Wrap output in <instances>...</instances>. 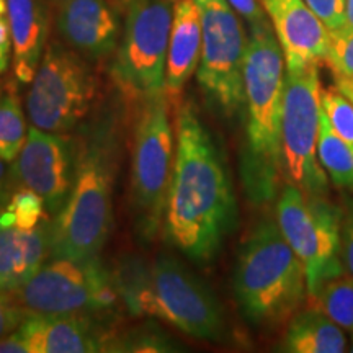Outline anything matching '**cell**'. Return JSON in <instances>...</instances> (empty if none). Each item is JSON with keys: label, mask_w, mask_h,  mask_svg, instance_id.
I'll use <instances>...</instances> for the list:
<instances>
[{"label": "cell", "mask_w": 353, "mask_h": 353, "mask_svg": "<svg viewBox=\"0 0 353 353\" xmlns=\"http://www.w3.org/2000/svg\"><path fill=\"white\" fill-rule=\"evenodd\" d=\"M164 237L196 263H210L237 224V203L218 145L195 105L176 113Z\"/></svg>", "instance_id": "cell-1"}, {"label": "cell", "mask_w": 353, "mask_h": 353, "mask_svg": "<svg viewBox=\"0 0 353 353\" xmlns=\"http://www.w3.org/2000/svg\"><path fill=\"white\" fill-rule=\"evenodd\" d=\"M114 110H105L77 139L76 175L70 195L50 223V257H99L113 226V183L120 154Z\"/></svg>", "instance_id": "cell-2"}, {"label": "cell", "mask_w": 353, "mask_h": 353, "mask_svg": "<svg viewBox=\"0 0 353 353\" xmlns=\"http://www.w3.org/2000/svg\"><path fill=\"white\" fill-rule=\"evenodd\" d=\"M285 56L270 20L249 26L244 63L245 148L241 175L254 203L275 198L283 175L281 113H283Z\"/></svg>", "instance_id": "cell-3"}, {"label": "cell", "mask_w": 353, "mask_h": 353, "mask_svg": "<svg viewBox=\"0 0 353 353\" xmlns=\"http://www.w3.org/2000/svg\"><path fill=\"white\" fill-rule=\"evenodd\" d=\"M112 278L131 316L165 321L198 341L221 342L226 337V317L218 298L172 255L162 254L148 265L126 254L114 265Z\"/></svg>", "instance_id": "cell-4"}, {"label": "cell", "mask_w": 353, "mask_h": 353, "mask_svg": "<svg viewBox=\"0 0 353 353\" xmlns=\"http://www.w3.org/2000/svg\"><path fill=\"white\" fill-rule=\"evenodd\" d=\"M234 294L242 316L257 327L285 324L306 299V272L276 221L259 223L242 244Z\"/></svg>", "instance_id": "cell-5"}, {"label": "cell", "mask_w": 353, "mask_h": 353, "mask_svg": "<svg viewBox=\"0 0 353 353\" xmlns=\"http://www.w3.org/2000/svg\"><path fill=\"white\" fill-rule=\"evenodd\" d=\"M167 97L141 103L132 136L131 213L143 244H151L164 226L167 193L174 165V131Z\"/></svg>", "instance_id": "cell-6"}, {"label": "cell", "mask_w": 353, "mask_h": 353, "mask_svg": "<svg viewBox=\"0 0 353 353\" xmlns=\"http://www.w3.org/2000/svg\"><path fill=\"white\" fill-rule=\"evenodd\" d=\"M172 12L169 0H134L125 12L112 74L128 100L144 103L165 95Z\"/></svg>", "instance_id": "cell-7"}, {"label": "cell", "mask_w": 353, "mask_h": 353, "mask_svg": "<svg viewBox=\"0 0 353 353\" xmlns=\"http://www.w3.org/2000/svg\"><path fill=\"white\" fill-rule=\"evenodd\" d=\"M97 77L85 57L68 44H48L26 95L30 123L43 131L69 132L90 113Z\"/></svg>", "instance_id": "cell-8"}, {"label": "cell", "mask_w": 353, "mask_h": 353, "mask_svg": "<svg viewBox=\"0 0 353 353\" xmlns=\"http://www.w3.org/2000/svg\"><path fill=\"white\" fill-rule=\"evenodd\" d=\"M8 296L33 314L100 316L113 312L120 299L112 272L99 257L52 259Z\"/></svg>", "instance_id": "cell-9"}, {"label": "cell", "mask_w": 353, "mask_h": 353, "mask_svg": "<svg viewBox=\"0 0 353 353\" xmlns=\"http://www.w3.org/2000/svg\"><path fill=\"white\" fill-rule=\"evenodd\" d=\"M276 223L285 239L301 260L312 298L322 283L341 275L342 211L322 195H307L286 183L276 201Z\"/></svg>", "instance_id": "cell-10"}, {"label": "cell", "mask_w": 353, "mask_h": 353, "mask_svg": "<svg viewBox=\"0 0 353 353\" xmlns=\"http://www.w3.org/2000/svg\"><path fill=\"white\" fill-rule=\"evenodd\" d=\"M201 15V57L196 81L224 117L234 118L245 103L244 63L249 33L229 0H195Z\"/></svg>", "instance_id": "cell-11"}, {"label": "cell", "mask_w": 353, "mask_h": 353, "mask_svg": "<svg viewBox=\"0 0 353 353\" xmlns=\"http://www.w3.org/2000/svg\"><path fill=\"white\" fill-rule=\"evenodd\" d=\"M319 65L286 70L281 113V161L286 183L307 195H324L327 175L317 157L321 128Z\"/></svg>", "instance_id": "cell-12"}, {"label": "cell", "mask_w": 353, "mask_h": 353, "mask_svg": "<svg viewBox=\"0 0 353 353\" xmlns=\"http://www.w3.org/2000/svg\"><path fill=\"white\" fill-rule=\"evenodd\" d=\"M77 141L61 132L28 128V136L12 172L19 188H30L41 196L48 214L56 216L68 201L74 185Z\"/></svg>", "instance_id": "cell-13"}, {"label": "cell", "mask_w": 353, "mask_h": 353, "mask_svg": "<svg viewBox=\"0 0 353 353\" xmlns=\"http://www.w3.org/2000/svg\"><path fill=\"white\" fill-rule=\"evenodd\" d=\"M92 314H33L0 341V353L107 352L112 332Z\"/></svg>", "instance_id": "cell-14"}, {"label": "cell", "mask_w": 353, "mask_h": 353, "mask_svg": "<svg viewBox=\"0 0 353 353\" xmlns=\"http://www.w3.org/2000/svg\"><path fill=\"white\" fill-rule=\"evenodd\" d=\"M285 56L286 70L322 65L332 33L304 0H262Z\"/></svg>", "instance_id": "cell-15"}, {"label": "cell", "mask_w": 353, "mask_h": 353, "mask_svg": "<svg viewBox=\"0 0 353 353\" xmlns=\"http://www.w3.org/2000/svg\"><path fill=\"white\" fill-rule=\"evenodd\" d=\"M120 13L112 0H69L57 7L54 25L64 44L97 63L117 51L121 38Z\"/></svg>", "instance_id": "cell-16"}, {"label": "cell", "mask_w": 353, "mask_h": 353, "mask_svg": "<svg viewBox=\"0 0 353 353\" xmlns=\"http://www.w3.org/2000/svg\"><path fill=\"white\" fill-rule=\"evenodd\" d=\"M50 223L44 218L33 229L0 226V293L23 286L50 257Z\"/></svg>", "instance_id": "cell-17"}, {"label": "cell", "mask_w": 353, "mask_h": 353, "mask_svg": "<svg viewBox=\"0 0 353 353\" xmlns=\"http://www.w3.org/2000/svg\"><path fill=\"white\" fill-rule=\"evenodd\" d=\"M201 57V15L195 0H176L167 50L165 97L175 100L190 77L196 72Z\"/></svg>", "instance_id": "cell-18"}, {"label": "cell", "mask_w": 353, "mask_h": 353, "mask_svg": "<svg viewBox=\"0 0 353 353\" xmlns=\"http://www.w3.org/2000/svg\"><path fill=\"white\" fill-rule=\"evenodd\" d=\"M48 0H7L12 33L13 74L20 83H32L48 41Z\"/></svg>", "instance_id": "cell-19"}, {"label": "cell", "mask_w": 353, "mask_h": 353, "mask_svg": "<svg viewBox=\"0 0 353 353\" xmlns=\"http://www.w3.org/2000/svg\"><path fill=\"white\" fill-rule=\"evenodd\" d=\"M281 347L288 353H343L347 337L341 325L314 307L291 317Z\"/></svg>", "instance_id": "cell-20"}, {"label": "cell", "mask_w": 353, "mask_h": 353, "mask_svg": "<svg viewBox=\"0 0 353 353\" xmlns=\"http://www.w3.org/2000/svg\"><path fill=\"white\" fill-rule=\"evenodd\" d=\"M317 157L335 188L353 190V145L332 130L322 108Z\"/></svg>", "instance_id": "cell-21"}, {"label": "cell", "mask_w": 353, "mask_h": 353, "mask_svg": "<svg viewBox=\"0 0 353 353\" xmlns=\"http://www.w3.org/2000/svg\"><path fill=\"white\" fill-rule=\"evenodd\" d=\"M314 307L353 334V276L347 272L322 283L312 296Z\"/></svg>", "instance_id": "cell-22"}, {"label": "cell", "mask_w": 353, "mask_h": 353, "mask_svg": "<svg viewBox=\"0 0 353 353\" xmlns=\"http://www.w3.org/2000/svg\"><path fill=\"white\" fill-rule=\"evenodd\" d=\"M28 130L15 88L0 90V157L13 162L23 148Z\"/></svg>", "instance_id": "cell-23"}, {"label": "cell", "mask_w": 353, "mask_h": 353, "mask_svg": "<svg viewBox=\"0 0 353 353\" xmlns=\"http://www.w3.org/2000/svg\"><path fill=\"white\" fill-rule=\"evenodd\" d=\"M179 345L170 337L156 327H141L128 334H112L108 341L107 352H176Z\"/></svg>", "instance_id": "cell-24"}, {"label": "cell", "mask_w": 353, "mask_h": 353, "mask_svg": "<svg viewBox=\"0 0 353 353\" xmlns=\"http://www.w3.org/2000/svg\"><path fill=\"white\" fill-rule=\"evenodd\" d=\"M321 108L332 130L353 145V103L337 85L322 88Z\"/></svg>", "instance_id": "cell-25"}, {"label": "cell", "mask_w": 353, "mask_h": 353, "mask_svg": "<svg viewBox=\"0 0 353 353\" xmlns=\"http://www.w3.org/2000/svg\"><path fill=\"white\" fill-rule=\"evenodd\" d=\"M6 210H8L13 214L15 226L20 229L37 228L44 218L50 216L46 208H44L41 196L37 195L30 188L15 190L7 203Z\"/></svg>", "instance_id": "cell-26"}, {"label": "cell", "mask_w": 353, "mask_h": 353, "mask_svg": "<svg viewBox=\"0 0 353 353\" xmlns=\"http://www.w3.org/2000/svg\"><path fill=\"white\" fill-rule=\"evenodd\" d=\"M325 65L335 82H353V32L332 34Z\"/></svg>", "instance_id": "cell-27"}, {"label": "cell", "mask_w": 353, "mask_h": 353, "mask_svg": "<svg viewBox=\"0 0 353 353\" xmlns=\"http://www.w3.org/2000/svg\"><path fill=\"white\" fill-rule=\"evenodd\" d=\"M316 15L324 21L329 32H342L345 25V0H304Z\"/></svg>", "instance_id": "cell-28"}, {"label": "cell", "mask_w": 353, "mask_h": 353, "mask_svg": "<svg viewBox=\"0 0 353 353\" xmlns=\"http://www.w3.org/2000/svg\"><path fill=\"white\" fill-rule=\"evenodd\" d=\"M26 316L28 312L15 304L8 294L0 293V341L19 327Z\"/></svg>", "instance_id": "cell-29"}, {"label": "cell", "mask_w": 353, "mask_h": 353, "mask_svg": "<svg viewBox=\"0 0 353 353\" xmlns=\"http://www.w3.org/2000/svg\"><path fill=\"white\" fill-rule=\"evenodd\" d=\"M341 257L343 270L353 276V201H350L347 213L342 216Z\"/></svg>", "instance_id": "cell-30"}, {"label": "cell", "mask_w": 353, "mask_h": 353, "mask_svg": "<svg viewBox=\"0 0 353 353\" xmlns=\"http://www.w3.org/2000/svg\"><path fill=\"white\" fill-rule=\"evenodd\" d=\"M229 3L249 26L265 23V21L270 20L262 6V0H229Z\"/></svg>", "instance_id": "cell-31"}, {"label": "cell", "mask_w": 353, "mask_h": 353, "mask_svg": "<svg viewBox=\"0 0 353 353\" xmlns=\"http://www.w3.org/2000/svg\"><path fill=\"white\" fill-rule=\"evenodd\" d=\"M13 188L19 190V185L13 179L12 167L7 165L6 159L0 157V210L7 206L8 200H10L13 192H15Z\"/></svg>", "instance_id": "cell-32"}, {"label": "cell", "mask_w": 353, "mask_h": 353, "mask_svg": "<svg viewBox=\"0 0 353 353\" xmlns=\"http://www.w3.org/2000/svg\"><path fill=\"white\" fill-rule=\"evenodd\" d=\"M353 32V0H345V25L339 33Z\"/></svg>", "instance_id": "cell-33"}, {"label": "cell", "mask_w": 353, "mask_h": 353, "mask_svg": "<svg viewBox=\"0 0 353 353\" xmlns=\"http://www.w3.org/2000/svg\"><path fill=\"white\" fill-rule=\"evenodd\" d=\"M10 54L12 50H7V48L0 46V76L8 69V64H10Z\"/></svg>", "instance_id": "cell-34"}, {"label": "cell", "mask_w": 353, "mask_h": 353, "mask_svg": "<svg viewBox=\"0 0 353 353\" xmlns=\"http://www.w3.org/2000/svg\"><path fill=\"white\" fill-rule=\"evenodd\" d=\"M335 85L341 88L343 94H345L353 103V82H335Z\"/></svg>", "instance_id": "cell-35"}, {"label": "cell", "mask_w": 353, "mask_h": 353, "mask_svg": "<svg viewBox=\"0 0 353 353\" xmlns=\"http://www.w3.org/2000/svg\"><path fill=\"white\" fill-rule=\"evenodd\" d=\"M112 2L118 7V10H120L121 13H125L128 10V7H130L134 0H112Z\"/></svg>", "instance_id": "cell-36"}, {"label": "cell", "mask_w": 353, "mask_h": 353, "mask_svg": "<svg viewBox=\"0 0 353 353\" xmlns=\"http://www.w3.org/2000/svg\"><path fill=\"white\" fill-rule=\"evenodd\" d=\"M48 2L54 7H61V6H64V3H68L69 0H48Z\"/></svg>", "instance_id": "cell-37"}, {"label": "cell", "mask_w": 353, "mask_h": 353, "mask_svg": "<svg viewBox=\"0 0 353 353\" xmlns=\"http://www.w3.org/2000/svg\"><path fill=\"white\" fill-rule=\"evenodd\" d=\"M7 12V0H0V17L6 15Z\"/></svg>", "instance_id": "cell-38"}, {"label": "cell", "mask_w": 353, "mask_h": 353, "mask_svg": "<svg viewBox=\"0 0 353 353\" xmlns=\"http://www.w3.org/2000/svg\"><path fill=\"white\" fill-rule=\"evenodd\" d=\"M350 352L353 353V334H352V347H350Z\"/></svg>", "instance_id": "cell-39"}, {"label": "cell", "mask_w": 353, "mask_h": 353, "mask_svg": "<svg viewBox=\"0 0 353 353\" xmlns=\"http://www.w3.org/2000/svg\"><path fill=\"white\" fill-rule=\"evenodd\" d=\"M172 2H176V0H172Z\"/></svg>", "instance_id": "cell-40"}]
</instances>
